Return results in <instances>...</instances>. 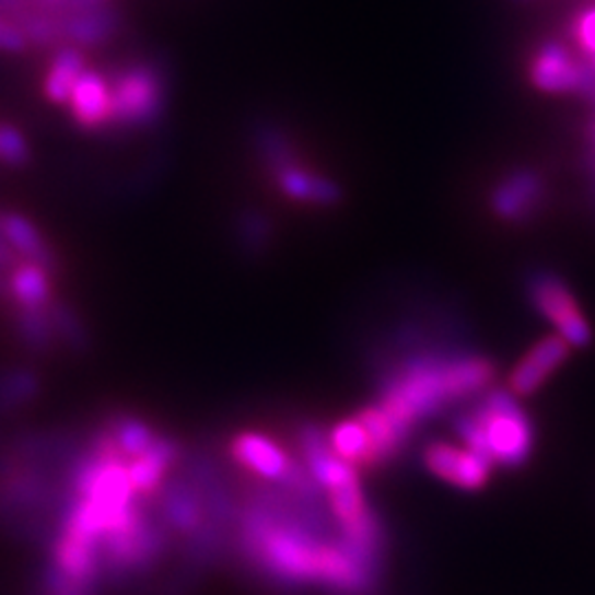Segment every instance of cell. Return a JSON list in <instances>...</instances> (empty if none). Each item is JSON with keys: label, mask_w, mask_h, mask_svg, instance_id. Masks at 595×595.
Instances as JSON below:
<instances>
[{"label": "cell", "mask_w": 595, "mask_h": 595, "mask_svg": "<svg viewBox=\"0 0 595 595\" xmlns=\"http://www.w3.org/2000/svg\"><path fill=\"white\" fill-rule=\"evenodd\" d=\"M247 553L273 578L320 584L338 593L360 595L371 586L373 562L349 545L325 542L298 525L276 505H254L243 518Z\"/></svg>", "instance_id": "cell-1"}, {"label": "cell", "mask_w": 595, "mask_h": 595, "mask_svg": "<svg viewBox=\"0 0 595 595\" xmlns=\"http://www.w3.org/2000/svg\"><path fill=\"white\" fill-rule=\"evenodd\" d=\"M492 377V366L486 360H466L445 366H417L393 384L377 406L388 421L406 436L408 428L439 408L441 404L475 393Z\"/></svg>", "instance_id": "cell-2"}, {"label": "cell", "mask_w": 595, "mask_h": 595, "mask_svg": "<svg viewBox=\"0 0 595 595\" xmlns=\"http://www.w3.org/2000/svg\"><path fill=\"white\" fill-rule=\"evenodd\" d=\"M468 448L483 459L505 466L525 462L532 448V428L525 412L508 393H492L490 399L459 425Z\"/></svg>", "instance_id": "cell-3"}, {"label": "cell", "mask_w": 595, "mask_h": 595, "mask_svg": "<svg viewBox=\"0 0 595 595\" xmlns=\"http://www.w3.org/2000/svg\"><path fill=\"white\" fill-rule=\"evenodd\" d=\"M534 298L540 312L558 329V336L573 347H586L591 342V327L582 318L573 295L556 278H540Z\"/></svg>", "instance_id": "cell-4"}, {"label": "cell", "mask_w": 595, "mask_h": 595, "mask_svg": "<svg viewBox=\"0 0 595 595\" xmlns=\"http://www.w3.org/2000/svg\"><path fill=\"white\" fill-rule=\"evenodd\" d=\"M425 466L462 490H479L488 483L490 462L470 448H455L451 443H432L425 451Z\"/></svg>", "instance_id": "cell-5"}, {"label": "cell", "mask_w": 595, "mask_h": 595, "mask_svg": "<svg viewBox=\"0 0 595 595\" xmlns=\"http://www.w3.org/2000/svg\"><path fill=\"white\" fill-rule=\"evenodd\" d=\"M232 455L245 470L276 483H284L295 470V464L276 441L254 432H245L234 439Z\"/></svg>", "instance_id": "cell-6"}, {"label": "cell", "mask_w": 595, "mask_h": 595, "mask_svg": "<svg viewBox=\"0 0 595 595\" xmlns=\"http://www.w3.org/2000/svg\"><path fill=\"white\" fill-rule=\"evenodd\" d=\"M569 353V345L560 336L545 338L538 342L514 369L510 377V386L516 395H532L540 388V384L564 362Z\"/></svg>", "instance_id": "cell-7"}, {"label": "cell", "mask_w": 595, "mask_h": 595, "mask_svg": "<svg viewBox=\"0 0 595 595\" xmlns=\"http://www.w3.org/2000/svg\"><path fill=\"white\" fill-rule=\"evenodd\" d=\"M110 119H141L151 115L158 102V86L148 71H132L117 82L110 93Z\"/></svg>", "instance_id": "cell-8"}, {"label": "cell", "mask_w": 595, "mask_h": 595, "mask_svg": "<svg viewBox=\"0 0 595 595\" xmlns=\"http://www.w3.org/2000/svg\"><path fill=\"white\" fill-rule=\"evenodd\" d=\"M73 117L84 126H97L110 119V91L104 78L95 71H84L69 95Z\"/></svg>", "instance_id": "cell-9"}, {"label": "cell", "mask_w": 595, "mask_h": 595, "mask_svg": "<svg viewBox=\"0 0 595 595\" xmlns=\"http://www.w3.org/2000/svg\"><path fill=\"white\" fill-rule=\"evenodd\" d=\"M329 448L336 457L351 466L371 464V441L358 419L338 423L329 436Z\"/></svg>", "instance_id": "cell-10"}, {"label": "cell", "mask_w": 595, "mask_h": 595, "mask_svg": "<svg viewBox=\"0 0 595 595\" xmlns=\"http://www.w3.org/2000/svg\"><path fill=\"white\" fill-rule=\"evenodd\" d=\"M84 73V62H82V56L80 51L75 49H67L62 51L51 69H49V75L45 80V91L49 95L51 102H65L69 100L75 82L80 80V75Z\"/></svg>", "instance_id": "cell-11"}, {"label": "cell", "mask_w": 595, "mask_h": 595, "mask_svg": "<svg viewBox=\"0 0 595 595\" xmlns=\"http://www.w3.org/2000/svg\"><path fill=\"white\" fill-rule=\"evenodd\" d=\"M534 82L547 91H564L578 84V73L573 65L564 58V54L549 49L538 58L534 67Z\"/></svg>", "instance_id": "cell-12"}, {"label": "cell", "mask_w": 595, "mask_h": 595, "mask_svg": "<svg viewBox=\"0 0 595 595\" xmlns=\"http://www.w3.org/2000/svg\"><path fill=\"white\" fill-rule=\"evenodd\" d=\"M12 289H14V295L19 298V303H23L25 307H40L49 295L47 276L34 265L21 267L14 273Z\"/></svg>", "instance_id": "cell-13"}, {"label": "cell", "mask_w": 595, "mask_h": 595, "mask_svg": "<svg viewBox=\"0 0 595 595\" xmlns=\"http://www.w3.org/2000/svg\"><path fill=\"white\" fill-rule=\"evenodd\" d=\"M3 232H5V236L12 241V245H16L21 252L32 254V256L45 254L38 234H36L34 228H32L27 221H23L21 217H5V219H3Z\"/></svg>", "instance_id": "cell-14"}, {"label": "cell", "mask_w": 595, "mask_h": 595, "mask_svg": "<svg viewBox=\"0 0 595 595\" xmlns=\"http://www.w3.org/2000/svg\"><path fill=\"white\" fill-rule=\"evenodd\" d=\"M0 158L8 164H23L27 160V145L14 128H0Z\"/></svg>", "instance_id": "cell-15"}, {"label": "cell", "mask_w": 595, "mask_h": 595, "mask_svg": "<svg viewBox=\"0 0 595 595\" xmlns=\"http://www.w3.org/2000/svg\"><path fill=\"white\" fill-rule=\"evenodd\" d=\"M23 47H25V36L21 34V30L12 27L10 23L0 19V49L21 51Z\"/></svg>", "instance_id": "cell-16"}, {"label": "cell", "mask_w": 595, "mask_h": 595, "mask_svg": "<svg viewBox=\"0 0 595 595\" xmlns=\"http://www.w3.org/2000/svg\"><path fill=\"white\" fill-rule=\"evenodd\" d=\"M580 40L584 43L586 49L595 51V12L586 14L580 23Z\"/></svg>", "instance_id": "cell-17"}]
</instances>
